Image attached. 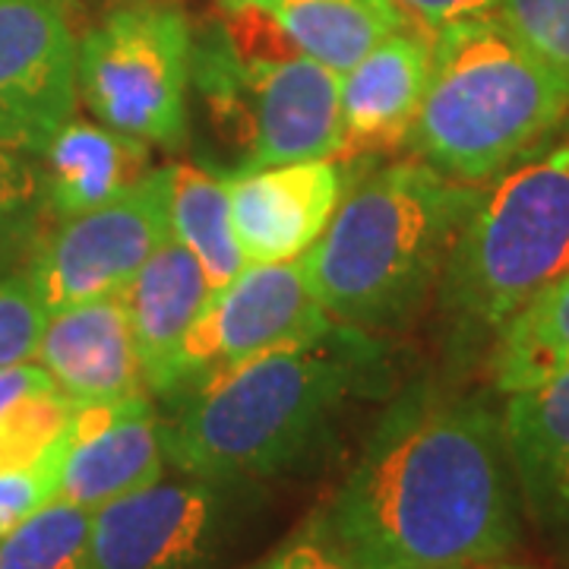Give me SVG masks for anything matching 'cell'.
<instances>
[{"mask_svg":"<svg viewBox=\"0 0 569 569\" xmlns=\"http://www.w3.org/2000/svg\"><path fill=\"white\" fill-rule=\"evenodd\" d=\"M452 569H535L526 563H512V560H490V563H471V567H452Z\"/></svg>","mask_w":569,"mask_h":569,"instance_id":"f1b7e54d","label":"cell"},{"mask_svg":"<svg viewBox=\"0 0 569 569\" xmlns=\"http://www.w3.org/2000/svg\"><path fill=\"white\" fill-rule=\"evenodd\" d=\"M152 146L104 123H63L39 159L44 219L63 222L114 203L152 171Z\"/></svg>","mask_w":569,"mask_h":569,"instance_id":"e0dca14e","label":"cell"},{"mask_svg":"<svg viewBox=\"0 0 569 569\" xmlns=\"http://www.w3.org/2000/svg\"><path fill=\"white\" fill-rule=\"evenodd\" d=\"M212 291L200 260L174 234L156 247L121 291L149 396H162L183 339L200 320Z\"/></svg>","mask_w":569,"mask_h":569,"instance_id":"ac0fdd59","label":"cell"},{"mask_svg":"<svg viewBox=\"0 0 569 569\" xmlns=\"http://www.w3.org/2000/svg\"><path fill=\"white\" fill-rule=\"evenodd\" d=\"M238 485L159 478L92 509L96 569H209L234 526Z\"/></svg>","mask_w":569,"mask_h":569,"instance_id":"8fae6325","label":"cell"},{"mask_svg":"<svg viewBox=\"0 0 569 569\" xmlns=\"http://www.w3.org/2000/svg\"><path fill=\"white\" fill-rule=\"evenodd\" d=\"M522 500L500 411L481 396L408 392L307 526L348 569H452L507 560Z\"/></svg>","mask_w":569,"mask_h":569,"instance_id":"6da1fadb","label":"cell"},{"mask_svg":"<svg viewBox=\"0 0 569 569\" xmlns=\"http://www.w3.org/2000/svg\"><path fill=\"white\" fill-rule=\"evenodd\" d=\"M430 73V36L396 32L339 77L342 149L336 159L377 156L408 142Z\"/></svg>","mask_w":569,"mask_h":569,"instance_id":"9a60e30c","label":"cell"},{"mask_svg":"<svg viewBox=\"0 0 569 569\" xmlns=\"http://www.w3.org/2000/svg\"><path fill=\"white\" fill-rule=\"evenodd\" d=\"M569 367V269L538 291L497 336L490 377L497 392H519Z\"/></svg>","mask_w":569,"mask_h":569,"instance_id":"ffe728a7","label":"cell"},{"mask_svg":"<svg viewBox=\"0 0 569 569\" xmlns=\"http://www.w3.org/2000/svg\"><path fill=\"white\" fill-rule=\"evenodd\" d=\"M171 234L206 269L209 284L222 288L247 266L231 224L228 178L200 164H174Z\"/></svg>","mask_w":569,"mask_h":569,"instance_id":"44dd1931","label":"cell"},{"mask_svg":"<svg viewBox=\"0 0 569 569\" xmlns=\"http://www.w3.org/2000/svg\"><path fill=\"white\" fill-rule=\"evenodd\" d=\"M162 418L149 392L73 408L58 471V497L99 509L164 475Z\"/></svg>","mask_w":569,"mask_h":569,"instance_id":"7c38bea8","label":"cell"},{"mask_svg":"<svg viewBox=\"0 0 569 569\" xmlns=\"http://www.w3.org/2000/svg\"><path fill=\"white\" fill-rule=\"evenodd\" d=\"M190 54L193 32L181 10L118 7L80 36V104L118 133L178 152L190 137Z\"/></svg>","mask_w":569,"mask_h":569,"instance_id":"52a82bcc","label":"cell"},{"mask_svg":"<svg viewBox=\"0 0 569 569\" xmlns=\"http://www.w3.org/2000/svg\"><path fill=\"white\" fill-rule=\"evenodd\" d=\"M396 3L406 17L421 22L427 32H437L452 22L493 17L503 0H396Z\"/></svg>","mask_w":569,"mask_h":569,"instance_id":"4316f807","label":"cell"},{"mask_svg":"<svg viewBox=\"0 0 569 569\" xmlns=\"http://www.w3.org/2000/svg\"><path fill=\"white\" fill-rule=\"evenodd\" d=\"M224 178L234 238L247 266L305 257L348 190L342 159L269 164Z\"/></svg>","mask_w":569,"mask_h":569,"instance_id":"4fadbf2b","label":"cell"},{"mask_svg":"<svg viewBox=\"0 0 569 569\" xmlns=\"http://www.w3.org/2000/svg\"><path fill=\"white\" fill-rule=\"evenodd\" d=\"M222 7H238V3H263V0H219Z\"/></svg>","mask_w":569,"mask_h":569,"instance_id":"f546056e","label":"cell"},{"mask_svg":"<svg viewBox=\"0 0 569 569\" xmlns=\"http://www.w3.org/2000/svg\"><path fill=\"white\" fill-rule=\"evenodd\" d=\"M263 569H348L339 557H332L329 550L320 548L317 541L301 538L295 545L282 548Z\"/></svg>","mask_w":569,"mask_h":569,"instance_id":"83f0119b","label":"cell"},{"mask_svg":"<svg viewBox=\"0 0 569 569\" xmlns=\"http://www.w3.org/2000/svg\"><path fill=\"white\" fill-rule=\"evenodd\" d=\"M0 569H96L92 509L54 497L0 538Z\"/></svg>","mask_w":569,"mask_h":569,"instance_id":"7402d4cb","label":"cell"},{"mask_svg":"<svg viewBox=\"0 0 569 569\" xmlns=\"http://www.w3.org/2000/svg\"><path fill=\"white\" fill-rule=\"evenodd\" d=\"M478 190L427 162L383 164L348 187L305 253L326 313L365 332L406 326L440 284Z\"/></svg>","mask_w":569,"mask_h":569,"instance_id":"3957f363","label":"cell"},{"mask_svg":"<svg viewBox=\"0 0 569 569\" xmlns=\"http://www.w3.org/2000/svg\"><path fill=\"white\" fill-rule=\"evenodd\" d=\"M36 361L77 406L146 392L121 291L48 313Z\"/></svg>","mask_w":569,"mask_h":569,"instance_id":"5bb4252c","label":"cell"},{"mask_svg":"<svg viewBox=\"0 0 569 569\" xmlns=\"http://www.w3.org/2000/svg\"><path fill=\"white\" fill-rule=\"evenodd\" d=\"M332 323L310 284L305 257L244 266L231 282L212 291L200 320L190 326L159 399L178 402L253 358L305 346Z\"/></svg>","mask_w":569,"mask_h":569,"instance_id":"ba28073f","label":"cell"},{"mask_svg":"<svg viewBox=\"0 0 569 569\" xmlns=\"http://www.w3.org/2000/svg\"><path fill=\"white\" fill-rule=\"evenodd\" d=\"M500 418L531 522L553 538H569V367L509 392Z\"/></svg>","mask_w":569,"mask_h":569,"instance_id":"2e32d148","label":"cell"},{"mask_svg":"<svg viewBox=\"0 0 569 569\" xmlns=\"http://www.w3.org/2000/svg\"><path fill=\"white\" fill-rule=\"evenodd\" d=\"M263 7L305 58L339 77L380 41L408 29L396 0H263Z\"/></svg>","mask_w":569,"mask_h":569,"instance_id":"d6986e66","label":"cell"},{"mask_svg":"<svg viewBox=\"0 0 569 569\" xmlns=\"http://www.w3.org/2000/svg\"><path fill=\"white\" fill-rule=\"evenodd\" d=\"M174 164L152 168L114 203L54 222L22 266L48 313L118 295L171 234Z\"/></svg>","mask_w":569,"mask_h":569,"instance_id":"9c48e42d","label":"cell"},{"mask_svg":"<svg viewBox=\"0 0 569 569\" xmlns=\"http://www.w3.org/2000/svg\"><path fill=\"white\" fill-rule=\"evenodd\" d=\"M497 17L569 86V0H503Z\"/></svg>","mask_w":569,"mask_h":569,"instance_id":"cb8c5ba5","label":"cell"},{"mask_svg":"<svg viewBox=\"0 0 569 569\" xmlns=\"http://www.w3.org/2000/svg\"><path fill=\"white\" fill-rule=\"evenodd\" d=\"M569 269V140L481 187L440 276V310L466 342L497 336Z\"/></svg>","mask_w":569,"mask_h":569,"instance_id":"5b68a950","label":"cell"},{"mask_svg":"<svg viewBox=\"0 0 569 569\" xmlns=\"http://www.w3.org/2000/svg\"><path fill=\"white\" fill-rule=\"evenodd\" d=\"M387 361L377 339L342 323L253 358L171 402L164 459L181 475L222 485L291 471L323 447L351 402L387 389Z\"/></svg>","mask_w":569,"mask_h":569,"instance_id":"7a4b0ae2","label":"cell"},{"mask_svg":"<svg viewBox=\"0 0 569 569\" xmlns=\"http://www.w3.org/2000/svg\"><path fill=\"white\" fill-rule=\"evenodd\" d=\"M39 162L13 149H0V263L17 253H32L41 238Z\"/></svg>","mask_w":569,"mask_h":569,"instance_id":"603a6c76","label":"cell"},{"mask_svg":"<svg viewBox=\"0 0 569 569\" xmlns=\"http://www.w3.org/2000/svg\"><path fill=\"white\" fill-rule=\"evenodd\" d=\"M48 310L26 279V272H0V367L36 361Z\"/></svg>","mask_w":569,"mask_h":569,"instance_id":"d4e9b609","label":"cell"},{"mask_svg":"<svg viewBox=\"0 0 569 569\" xmlns=\"http://www.w3.org/2000/svg\"><path fill=\"white\" fill-rule=\"evenodd\" d=\"M58 471L61 466L0 471V538L58 497Z\"/></svg>","mask_w":569,"mask_h":569,"instance_id":"484cf974","label":"cell"},{"mask_svg":"<svg viewBox=\"0 0 569 569\" xmlns=\"http://www.w3.org/2000/svg\"><path fill=\"white\" fill-rule=\"evenodd\" d=\"M190 86L228 174L269 164L336 159L342 149L339 73L305 54L244 61L219 29L193 39Z\"/></svg>","mask_w":569,"mask_h":569,"instance_id":"8992f818","label":"cell"},{"mask_svg":"<svg viewBox=\"0 0 569 569\" xmlns=\"http://www.w3.org/2000/svg\"><path fill=\"white\" fill-rule=\"evenodd\" d=\"M567 114V82L493 13L430 32V73L408 142L452 181L485 183Z\"/></svg>","mask_w":569,"mask_h":569,"instance_id":"277c9868","label":"cell"},{"mask_svg":"<svg viewBox=\"0 0 569 569\" xmlns=\"http://www.w3.org/2000/svg\"><path fill=\"white\" fill-rule=\"evenodd\" d=\"M73 0H0V149L39 159L77 118Z\"/></svg>","mask_w":569,"mask_h":569,"instance_id":"30bf717a","label":"cell"}]
</instances>
